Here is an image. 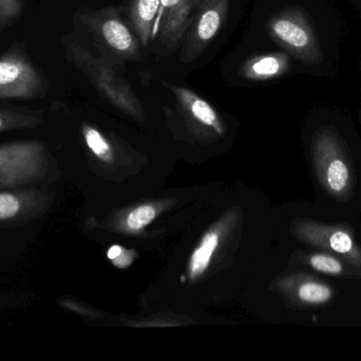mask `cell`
I'll return each instance as SVG.
<instances>
[{
  "label": "cell",
  "instance_id": "cell-1",
  "mask_svg": "<svg viewBox=\"0 0 361 361\" xmlns=\"http://www.w3.org/2000/svg\"><path fill=\"white\" fill-rule=\"evenodd\" d=\"M309 165L316 209L331 218L358 220L361 214V150L334 125L312 135Z\"/></svg>",
  "mask_w": 361,
  "mask_h": 361
},
{
  "label": "cell",
  "instance_id": "cell-2",
  "mask_svg": "<svg viewBox=\"0 0 361 361\" xmlns=\"http://www.w3.org/2000/svg\"><path fill=\"white\" fill-rule=\"evenodd\" d=\"M293 235L309 249L334 254L361 269V224L358 220L331 218L312 206L297 218Z\"/></svg>",
  "mask_w": 361,
  "mask_h": 361
},
{
  "label": "cell",
  "instance_id": "cell-3",
  "mask_svg": "<svg viewBox=\"0 0 361 361\" xmlns=\"http://www.w3.org/2000/svg\"><path fill=\"white\" fill-rule=\"evenodd\" d=\"M56 177V162L44 142L0 144V190L46 187Z\"/></svg>",
  "mask_w": 361,
  "mask_h": 361
},
{
  "label": "cell",
  "instance_id": "cell-4",
  "mask_svg": "<svg viewBox=\"0 0 361 361\" xmlns=\"http://www.w3.org/2000/svg\"><path fill=\"white\" fill-rule=\"evenodd\" d=\"M65 46L70 63L90 81L108 102L133 118L143 119V107L139 97L111 61L97 57L74 40L66 42Z\"/></svg>",
  "mask_w": 361,
  "mask_h": 361
},
{
  "label": "cell",
  "instance_id": "cell-5",
  "mask_svg": "<svg viewBox=\"0 0 361 361\" xmlns=\"http://www.w3.org/2000/svg\"><path fill=\"white\" fill-rule=\"evenodd\" d=\"M269 37L302 63L317 65L324 59L322 47L309 17L299 8H288L269 17Z\"/></svg>",
  "mask_w": 361,
  "mask_h": 361
},
{
  "label": "cell",
  "instance_id": "cell-6",
  "mask_svg": "<svg viewBox=\"0 0 361 361\" xmlns=\"http://www.w3.org/2000/svg\"><path fill=\"white\" fill-rule=\"evenodd\" d=\"M78 19L97 42L118 59L127 61L139 59L141 42L133 35L116 8H85L78 12Z\"/></svg>",
  "mask_w": 361,
  "mask_h": 361
},
{
  "label": "cell",
  "instance_id": "cell-7",
  "mask_svg": "<svg viewBox=\"0 0 361 361\" xmlns=\"http://www.w3.org/2000/svg\"><path fill=\"white\" fill-rule=\"evenodd\" d=\"M46 80L17 48L0 57V99H37L46 95Z\"/></svg>",
  "mask_w": 361,
  "mask_h": 361
},
{
  "label": "cell",
  "instance_id": "cell-8",
  "mask_svg": "<svg viewBox=\"0 0 361 361\" xmlns=\"http://www.w3.org/2000/svg\"><path fill=\"white\" fill-rule=\"evenodd\" d=\"M54 193L46 187L0 190V231L20 228L46 215Z\"/></svg>",
  "mask_w": 361,
  "mask_h": 361
},
{
  "label": "cell",
  "instance_id": "cell-9",
  "mask_svg": "<svg viewBox=\"0 0 361 361\" xmlns=\"http://www.w3.org/2000/svg\"><path fill=\"white\" fill-rule=\"evenodd\" d=\"M229 4L231 0H199L185 47V61H195L210 46L226 20Z\"/></svg>",
  "mask_w": 361,
  "mask_h": 361
},
{
  "label": "cell",
  "instance_id": "cell-10",
  "mask_svg": "<svg viewBox=\"0 0 361 361\" xmlns=\"http://www.w3.org/2000/svg\"><path fill=\"white\" fill-rule=\"evenodd\" d=\"M199 0H161L156 27L167 44L175 45L190 27Z\"/></svg>",
  "mask_w": 361,
  "mask_h": 361
},
{
  "label": "cell",
  "instance_id": "cell-11",
  "mask_svg": "<svg viewBox=\"0 0 361 361\" xmlns=\"http://www.w3.org/2000/svg\"><path fill=\"white\" fill-rule=\"evenodd\" d=\"M165 86L175 95L178 105L189 120H192L199 126L212 129L216 135H223L224 125L220 117L216 114V110L201 95L179 85L165 83Z\"/></svg>",
  "mask_w": 361,
  "mask_h": 361
},
{
  "label": "cell",
  "instance_id": "cell-12",
  "mask_svg": "<svg viewBox=\"0 0 361 361\" xmlns=\"http://www.w3.org/2000/svg\"><path fill=\"white\" fill-rule=\"evenodd\" d=\"M290 55L284 52H267L248 57L240 68L242 78L252 82H264L290 72Z\"/></svg>",
  "mask_w": 361,
  "mask_h": 361
},
{
  "label": "cell",
  "instance_id": "cell-13",
  "mask_svg": "<svg viewBox=\"0 0 361 361\" xmlns=\"http://www.w3.org/2000/svg\"><path fill=\"white\" fill-rule=\"evenodd\" d=\"M299 261L305 268L319 276L343 280L361 279V269L329 252L309 249L301 254Z\"/></svg>",
  "mask_w": 361,
  "mask_h": 361
},
{
  "label": "cell",
  "instance_id": "cell-14",
  "mask_svg": "<svg viewBox=\"0 0 361 361\" xmlns=\"http://www.w3.org/2000/svg\"><path fill=\"white\" fill-rule=\"evenodd\" d=\"M160 4L161 0H133L129 18L137 40L143 46H147L154 36Z\"/></svg>",
  "mask_w": 361,
  "mask_h": 361
},
{
  "label": "cell",
  "instance_id": "cell-15",
  "mask_svg": "<svg viewBox=\"0 0 361 361\" xmlns=\"http://www.w3.org/2000/svg\"><path fill=\"white\" fill-rule=\"evenodd\" d=\"M336 296L335 288L318 276H302L297 283V300L307 307L329 305L334 302Z\"/></svg>",
  "mask_w": 361,
  "mask_h": 361
},
{
  "label": "cell",
  "instance_id": "cell-16",
  "mask_svg": "<svg viewBox=\"0 0 361 361\" xmlns=\"http://www.w3.org/2000/svg\"><path fill=\"white\" fill-rule=\"evenodd\" d=\"M46 122L40 110L0 107V133L36 129Z\"/></svg>",
  "mask_w": 361,
  "mask_h": 361
},
{
  "label": "cell",
  "instance_id": "cell-17",
  "mask_svg": "<svg viewBox=\"0 0 361 361\" xmlns=\"http://www.w3.org/2000/svg\"><path fill=\"white\" fill-rule=\"evenodd\" d=\"M219 233L216 231L207 233L195 248L189 261L188 273L190 280H195L205 273L212 262L214 251L219 246Z\"/></svg>",
  "mask_w": 361,
  "mask_h": 361
},
{
  "label": "cell",
  "instance_id": "cell-18",
  "mask_svg": "<svg viewBox=\"0 0 361 361\" xmlns=\"http://www.w3.org/2000/svg\"><path fill=\"white\" fill-rule=\"evenodd\" d=\"M82 134L87 148L94 156L105 162H111L114 159L111 146L99 129L89 124H84L82 127Z\"/></svg>",
  "mask_w": 361,
  "mask_h": 361
},
{
  "label": "cell",
  "instance_id": "cell-19",
  "mask_svg": "<svg viewBox=\"0 0 361 361\" xmlns=\"http://www.w3.org/2000/svg\"><path fill=\"white\" fill-rule=\"evenodd\" d=\"M156 210L152 206H141L130 212L127 218V225L133 230H140L149 225L156 218Z\"/></svg>",
  "mask_w": 361,
  "mask_h": 361
},
{
  "label": "cell",
  "instance_id": "cell-20",
  "mask_svg": "<svg viewBox=\"0 0 361 361\" xmlns=\"http://www.w3.org/2000/svg\"><path fill=\"white\" fill-rule=\"evenodd\" d=\"M23 12V0H0V28L8 27Z\"/></svg>",
  "mask_w": 361,
  "mask_h": 361
},
{
  "label": "cell",
  "instance_id": "cell-21",
  "mask_svg": "<svg viewBox=\"0 0 361 361\" xmlns=\"http://www.w3.org/2000/svg\"><path fill=\"white\" fill-rule=\"evenodd\" d=\"M123 250L124 249H123L122 247H120V246H112V247L110 248L109 251H108V258L111 261L116 260V259L122 254Z\"/></svg>",
  "mask_w": 361,
  "mask_h": 361
}]
</instances>
